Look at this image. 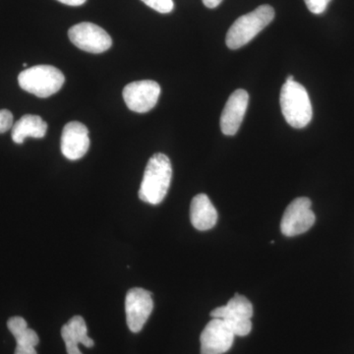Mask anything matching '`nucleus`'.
<instances>
[{
  "instance_id": "1",
  "label": "nucleus",
  "mask_w": 354,
  "mask_h": 354,
  "mask_svg": "<svg viewBox=\"0 0 354 354\" xmlns=\"http://www.w3.org/2000/svg\"><path fill=\"white\" fill-rule=\"evenodd\" d=\"M172 167L171 160L165 153H155L147 164L139 189L141 201L151 205L160 204L171 186Z\"/></svg>"
},
{
  "instance_id": "5",
  "label": "nucleus",
  "mask_w": 354,
  "mask_h": 354,
  "mask_svg": "<svg viewBox=\"0 0 354 354\" xmlns=\"http://www.w3.org/2000/svg\"><path fill=\"white\" fill-rule=\"evenodd\" d=\"M211 316L225 321L235 337H245L252 330L253 305L243 295H235L227 305L214 309Z\"/></svg>"
},
{
  "instance_id": "12",
  "label": "nucleus",
  "mask_w": 354,
  "mask_h": 354,
  "mask_svg": "<svg viewBox=\"0 0 354 354\" xmlns=\"http://www.w3.org/2000/svg\"><path fill=\"white\" fill-rule=\"evenodd\" d=\"M90 148L88 130L83 123L72 121L67 123L62 135V153L70 160L83 158Z\"/></svg>"
},
{
  "instance_id": "10",
  "label": "nucleus",
  "mask_w": 354,
  "mask_h": 354,
  "mask_svg": "<svg viewBox=\"0 0 354 354\" xmlns=\"http://www.w3.org/2000/svg\"><path fill=\"white\" fill-rule=\"evenodd\" d=\"M235 335L225 321L213 318L203 330L200 342L201 354H223L234 344Z\"/></svg>"
},
{
  "instance_id": "3",
  "label": "nucleus",
  "mask_w": 354,
  "mask_h": 354,
  "mask_svg": "<svg viewBox=\"0 0 354 354\" xmlns=\"http://www.w3.org/2000/svg\"><path fill=\"white\" fill-rule=\"evenodd\" d=\"M274 18V10L270 6H261L252 12L241 16L228 30L225 38L228 48L239 50L245 46L262 32Z\"/></svg>"
},
{
  "instance_id": "22",
  "label": "nucleus",
  "mask_w": 354,
  "mask_h": 354,
  "mask_svg": "<svg viewBox=\"0 0 354 354\" xmlns=\"http://www.w3.org/2000/svg\"><path fill=\"white\" fill-rule=\"evenodd\" d=\"M292 81H295V77L292 75H288V78H286V82H292Z\"/></svg>"
},
{
  "instance_id": "19",
  "label": "nucleus",
  "mask_w": 354,
  "mask_h": 354,
  "mask_svg": "<svg viewBox=\"0 0 354 354\" xmlns=\"http://www.w3.org/2000/svg\"><path fill=\"white\" fill-rule=\"evenodd\" d=\"M13 127V114L8 109H0V134Z\"/></svg>"
},
{
  "instance_id": "4",
  "label": "nucleus",
  "mask_w": 354,
  "mask_h": 354,
  "mask_svg": "<svg viewBox=\"0 0 354 354\" xmlns=\"http://www.w3.org/2000/svg\"><path fill=\"white\" fill-rule=\"evenodd\" d=\"M64 73L51 65H37L25 69L18 76V83L23 90L37 97H50L64 86Z\"/></svg>"
},
{
  "instance_id": "2",
  "label": "nucleus",
  "mask_w": 354,
  "mask_h": 354,
  "mask_svg": "<svg viewBox=\"0 0 354 354\" xmlns=\"http://www.w3.org/2000/svg\"><path fill=\"white\" fill-rule=\"evenodd\" d=\"M279 102L283 118L291 127L300 129L309 124L313 109L308 93L301 84L295 81L283 84Z\"/></svg>"
},
{
  "instance_id": "8",
  "label": "nucleus",
  "mask_w": 354,
  "mask_h": 354,
  "mask_svg": "<svg viewBox=\"0 0 354 354\" xmlns=\"http://www.w3.org/2000/svg\"><path fill=\"white\" fill-rule=\"evenodd\" d=\"M160 95L156 81L142 80L128 84L123 88V99L130 111L145 113L155 108Z\"/></svg>"
},
{
  "instance_id": "20",
  "label": "nucleus",
  "mask_w": 354,
  "mask_h": 354,
  "mask_svg": "<svg viewBox=\"0 0 354 354\" xmlns=\"http://www.w3.org/2000/svg\"><path fill=\"white\" fill-rule=\"evenodd\" d=\"M57 1L69 6H83L87 0H57Z\"/></svg>"
},
{
  "instance_id": "18",
  "label": "nucleus",
  "mask_w": 354,
  "mask_h": 354,
  "mask_svg": "<svg viewBox=\"0 0 354 354\" xmlns=\"http://www.w3.org/2000/svg\"><path fill=\"white\" fill-rule=\"evenodd\" d=\"M332 0H304L307 8L313 14H322L325 12L328 6Z\"/></svg>"
},
{
  "instance_id": "14",
  "label": "nucleus",
  "mask_w": 354,
  "mask_h": 354,
  "mask_svg": "<svg viewBox=\"0 0 354 354\" xmlns=\"http://www.w3.org/2000/svg\"><path fill=\"white\" fill-rule=\"evenodd\" d=\"M190 220L193 227L205 232L215 227L218 212L206 194H198L193 198L190 206Z\"/></svg>"
},
{
  "instance_id": "7",
  "label": "nucleus",
  "mask_w": 354,
  "mask_h": 354,
  "mask_svg": "<svg viewBox=\"0 0 354 354\" xmlns=\"http://www.w3.org/2000/svg\"><path fill=\"white\" fill-rule=\"evenodd\" d=\"M68 37L71 43L84 51L102 53L109 50L113 44L111 36L100 26L83 22L70 28Z\"/></svg>"
},
{
  "instance_id": "9",
  "label": "nucleus",
  "mask_w": 354,
  "mask_h": 354,
  "mask_svg": "<svg viewBox=\"0 0 354 354\" xmlns=\"http://www.w3.org/2000/svg\"><path fill=\"white\" fill-rule=\"evenodd\" d=\"M153 308L152 293L144 288H134L125 297V313L128 328L132 333L143 329Z\"/></svg>"
},
{
  "instance_id": "15",
  "label": "nucleus",
  "mask_w": 354,
  "mask_h": 354,
  "mask_svg": "<svg viewBox=\"0 0 354 354\" xmlns=\"http://www.w3.org/2000/svg\"><path fill=\"white\" fill-rule=\"evenodd\" d=\"M7 327L15 337L17 344L14 354H37L35 348L39 344V335L34 330L28 328L24 318L12 317L7 322Z\"/></svg>"
},
{
  "instance_id": "17",
  "label": "nucleus",
  "mask_w": 354,
  "mask_h": 354,
  "mask_svg": "<svg viewBox=\"0 0 354 354\" xmlns=\"http://www.w3.org/2000/svg\"><path fill=\"white\" fill-rule=\"evenodd\" d=\"M142 1L158 13H171L174 8V0H142Z\"/></svg>"
},
{
  "instance_id": "16",
  "label": "nucleus",
  "mask_w": 354,
  "mask_h": 354,
  "mask_svg": "<svg viewBox=\"0 0 354 354\" xmlns=\"http://www.w3.org/2000/svg\"><path fill=\"white\" fill-rule=\"evenodd\" d=\"M48 131V123L39 115L26 114L12 127V140L16 144L24 143L27 137L41 139L46 136Z\"/></svg>"
},
{
  "instance_id": "6",
  "label": "nucleus",
  "mask_w": 354,
  "mask_h": 354,
  "mask_svg": "<svg viewBox=\"0 0 354 354\" xmlns=\"http://www.w3.org/2000/svg\"><path fill=\"white\" fill-rule=\"evenodd\" d=\"M312 203L306 197L293 200L286 208L281 218V230L288 237L308 232L315 223L316 216L311 209Z\"/></svg>"
},
{
  "instance_id": "21",
  "label": "nucleus",
  "mask_w": 354,
  "mask_h": 354,
  "mask_svg": "<svg viewBox=\"0 0 354 354\" xmlns=\"http://www.w3.org/2000/svg\"><path fill=\"white\" fill-rule=\"evenodd\" d=\"M202 1L205 6L213 9L220 6L223 0H202Z\"/></svg>"
},
{
  "instance_id": "13",
  "label": "nucleus",
  "mask_w": 354,
  "mask_h": 354,
  "mask_svg": "<svg viewBox=\"0 0 354 354\" xmlns=\"http://www.w3.org/2000/svg\"><path fill=\"white\" fill-rule=\"evenodd\" d=\"M62 337L66 346L67 354H83L79 344L86 348H92L95 342L88 335L87 325L83 317L74 316L62 328Z\"/></svg>"
},
{
  "instance_id": "11",
  "label": "nucleus",
  "mask_w": 354,
  "mask_h": 354,
  "mask_svg": "<svg viewBox=\"0 0 354 354\" xmlns=\"http://www.w3.org/2000/svg\"><path fill=\"white\" fill-rule=\"evenodd\" d=\"M249 95L245 90L234 91L228 97L221 115V129L227 136H234L239 132L248 106Z\"/></svg>"
}]
</instances>
